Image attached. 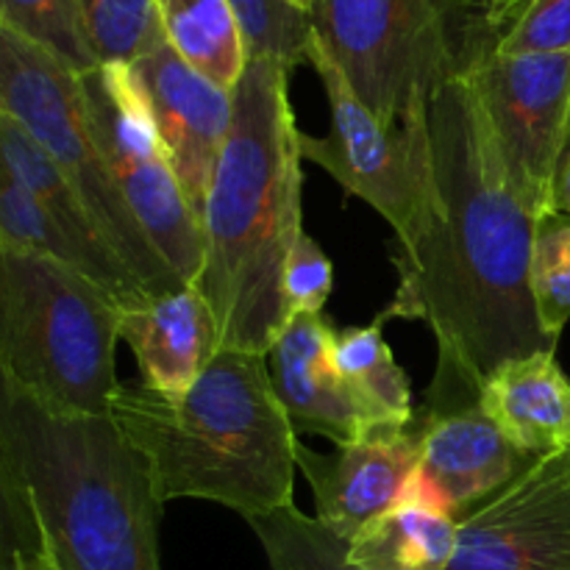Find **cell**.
I'll use <instances>...</instances> for the list:
<instances>
[{
    "instance_id": "obj_27",
    "label": "cell",
    "mask_w": 570,
    "mask_h": 570,
    "mask_svg": "<svg viewBox=\"0 0 570 570\" xmlns=\"http://www.w3.org/2000/svg\"><path fill=\"white\" fill-rule=\"evenodd\" d=\"M532 295L540 323L560 340L570 321V215L549 212L538 220L532 248Z\"/></svg>"
},
{
    "instance_id": "obj_6",
    "label": "cell",
    "mask_w": 570,
    "mask_h": 570,
    "mask_svg": "<svg viewBox=\"0 0 570 570\" xmlns=\"http://www.w3.org/2000/svg\"><path fill=\"white\" fill-rule=\"evenodd\" d=\"M0 115L20 122L42 145L150 298L189 287L161 259L117 187L95 139L83 76L9 28H0Z\"/></svg>"
},
{
    "instance_id": "obj_20",
    "label": "cell",
    "mask_w": 570,
    "mask_h": 570,
    "mask_svg": "<svg viewBox=\"0 0 570 570\" xmlns=\"http://www.w3.org/2000/svg\"><path fill=\"white\" fill-rule=\"evenodd\" d=\"M384 323L387 317L379 315L371 326L343 328L334 340L340 376L348 384L351 399L360 406L371 434L406 429L415 417L410 379L384 340Z\"/></svg>"
},
{
    "instance_id": "obj_24",
    "label": "cell",
    "mask_w": 570,
    "mask_h": 570,
    "mask_svg": "<svg viewBox=\"0 0 570 570\" xmlns=\"http://www.w3.org/2000/svg\"><path fill=\"white\" fill-rule=\"evenodd\" d=\"M0 28L39 45L78 76L100 67L81 0H0Z\"/></svg>"
},
{
    "instance_id": "obj_17",
    "label": "cell",
    "mask_w": 570,
    "mask_h": 570,
    "mask_svg": "<svg viewBox=\"0 0 570 570\" xmlns=\"http://www.w3.org/2000/svg\"><path fill=\"white\" fill-rule=\"evenodd\" d=\"M482 410L510 443L534 460L570 449V379L557 362V351L501 365L482 384Z\"/></svg>"
},
{
    "instance_id": "obj_18",
    "label": "cell",
    "mask_w": 570,
    "mask_h": 570,
    "mask_svg": "<svg viewBox=\"0 0 570 570\" xmlns=\"http://www.w3.org/2000/svg\"><path fill=\"white\" fill-rule=\"evenodd\" d=\"M0 170L17 178L50 212V217L70 234L72 243L104 271L120 309H137L145 301H150L131 267L106 243L83 200L78 198L72 184L65 178V173L56 167V161L45 154L42 145L20 122L6 115H0Z\"/></svg>"
},
{
    "instance_id": "obj_26",
    "label": "cell",
    "mask_w": 570,
    "mask_h": 570,
    "mask_svg": "<svg viewBox=\"0 0 570 570\" xmlns=\"http://www.w3.org/2000/svg\"><path fill=\"white\" fill-rule=\"evenodd\" d=\"M243 28L250 59H271L295 70L309 56L312 17L289 0H228Z\"/></svg>"
},
{
    "instance_id": "obj_9",
    "label": "cell",
    "mask_w": 570,
    "mask_h": 570,
    "mask_svg": "<svg viewBox=\"0 0 570 570\" xmlns=\"http://www.w3.org/2000/svg\"><path fill=\"white\" fill-rule=\"evenodd\" d=\"M454 65L471 81L518 198L554 212V184L570 126V53H499L454 37Z\"/></svg>"
},
{
    "instance_id": "obj_5",
    "label": "cell",
    "mask_w": 570,
    "mask_h": 570,
    "mask_svg": "<svg viewBox=\"0 0 570 570\" xmlns=\"http://www.w3.org/2000/svg\"><path fill=\"white\" fill-rule=\"evenodd\" d=\"M120 312L81 273L0 245V373L48 412L111 415Z\"/></svg>"
},
{
    "instance_id": "obj_28",
    "label": "cell",
    "mask_w": 570,
    "mask_h": 570,
    "mask_svg": "<svg viewBox=\"0 0 570 570\" xmlns=\"http://www.w3.org/2000/svg\"><path fill=\"white\" fill-rule=\"evenodd\" d=\"M334 289V265L321 245L301 234L284 265L282 293L289 317L295 315H323L328 295Z\"/></svg>"
},
{
    "instance_id": "obj_14",
    "label": "cell",
    "mask_w": 570,
    "mask_h": 570,
    "mask_svg": "<svg viewBox=\"0 0 570 570\" xmlns=\"http://www.w3.org/2000/svg\"><path fill=\"white\" fill-rule=\"evenodd\" d=\"M417 465L421 440L412 423L337 445L332 454L298 443V468L315 493V518L345 540H354L410 495Z\"/></svg>"
},
{
    "instance_id": "obj_23",
    "label": "cell",
    "mask_w": 570,
    "mask_h": 570,
    "mask_svg": "<svg viewBox=\"0 0 570 570\" xmlns=\"http://www.w3.org/2000/svg\"><path fill=\"white\" fill-rule=\"evenodd\" d=\"M245 521L262 543L271 570H365L351 557V540L304 515L295 504Z\"/></svg>"
},
{
    "instance_id": "obj_12",
    "label": "cell",
    "mask_w": 570,
    "mask_h": 570,
    "mask_svg": "<svg viewBox=\"0 0 570 570\" xmlns=\"http://www.w3.org/2000/svg\"><path fill=\"white\" fill-rule=\"evenodd\" d=\"M421 465L410 493L462 515L521 476L534 456L507 440L479 395L429 399L412 417Z\"/></svg>"
},
{
    "instance_id": "obj_2",
    "label": "cell",
    "mask_w": 570,
    "mask_h": 570,
    "mask_svg": "<svg viewBox=\"0 0 570 570\" xmlns=\"http://www.w3.org/2000/svg\"><path fill=\"white\" fill-rule=\"evenodd\" d=\"M289 72L250 59L232 89L234 115L204 209L206 262L198 287L223 348L271 354L289 323L282 276L301 228V131Z\"/></svg>"
},
{
    "instance_id": "obj_13",
    "label": "cell",
    "mask_w": 570,
    "mask_h": 570,
    "mask_svg": "<svg viewBox=\"0 0 570 570\" xmlns=\"http://www.w3.org/2000/svg\"><path fill=\"white\" fill-rule=\"evenodd\" d=\"M148 100L156 134L173 161L178 181L204 226L206 195L232 128L234 98L187 65L170 45L131 65Z\"/></svg>"
},
{
    "instance_id": "obj_29",
    "label": "cell",
    "mask_w": 570,
    "mask_h": 570,
    "mask_svg": "<svg viewBox=\"0 0 570 570\" xmlns=\"http://www.w3.org/2000/svg\"><path fill=\"white\" fill-rule=\"evenodd\" d=\"M3 570H59L48 549L37 551H9L3 554Z\"/></svg>"
},
{
    "instance_id": "obj_31",
    "label": "cell",
    "mask_w": 570,
    "mask_h": 570,
    "mask_svg": "<svg viewBox=\"0 0 570 570\" xmlns=\"http://www.w3.org/2000/svg\"><path fill=\"white\" fill-rule=\"evenodd\" d=\"M289 3H295V6H298V9H304L306 14H309L312 6H315V0H289Z\"/></svg>"
},
{
    "instance_id": "obj_25",
    "label": "cell",
    "mask_w": 570,
    "mask_h": 570,
    "mask_svg": "<svg viewBox=\"0 0 570 570\" xmlns=\"http://www.w3.org/2000/svg\"><path fill=\"white\" fill-rule=\"evenodd\" d=\"M100 65H134L167 45L156 0H81Z\"/></svg>"
},
{
    "instance_id": "obj_19",
    "label": "cell",
    "mask_w": 570,
    "mask_h": 570,
    "mask_svg": "<svg viewBox=\"0 0 570 570\" xmlns=\"http://www.w3.org/2000/svg\"><path fill=\"white\" fill-rule=\"evenodd\" d=\"M456 538L454 512L410 493L351 540V557L365 570H449Z\"/></svg>"
},
{
    "instance_id": "obj_22",
    "label": "cell",
    "mask_w": 570,
    "mask_h": 570,
    "mask_svg": "<svg viewBox=\"0 0 570 570\" xmlns=\"http://www.w3.org/2000/svg\"><path fill=\"white\" fill-rule=\"evenodd\" d=\"M456 31L499 53H570V0H456Z\"/></svg>"
},
{
    "instance_id": "obj_3",
    "label": "cell",
    "mask_w": 570,
    "mask_h": 570,
    "mask_svg": "<svg viewBox=\"0 0 570 570\" xmlns=\"http://www.w3.org/2000/svg\"><path fill=\"white\" fill-rule=\"evenodd\" d=\"M109 417L145 460L161 504L200 499L243 518L293 504L298 434L265 354L223 348L184 393L120 384Z\"/></svg>"
},
{
    "instance_id": "obj_30",
    "label": "cell",
    "mask_w": 570,
    "mask_h": 570,
    "mask_svg": "<svg viewBox=\"0 0 570 570\" xmlns=\"http://www.w3.org/2000/svg\"><path fill=\"white\" fill-rule=\"evenodd\" d=\"M554 212L570 215V159H566L557 170V184H554Z\"/></svg>"
},
{
    "instance_id": "obj_32",
    "label": "cell",
    "mask_w": 570,
    "mask_h": 570,
    "mask_svg": "<svg viewBox=\"0 0 570 570\" xmlns=\"http://www.w3.org/2000/svg\"><path fill=\"white\" fill-rule=\"evenodd\" d=\"M570 159V126H568V139H566V150H562V161ZM560 161V165H562Z\"/></svg>"
},
{
    "instance_id": "obj_21",
    "label": "cell",
    "mask_w": 570,
    "mask_h": 570,
    "mask_svg": "<svg viewBox=\"0 0 570 570\" xmlns=\"http://www.w3.org/2000/svg\"><path fill=\"white\" fill-rule=\"evenodd\" d=\"M167 45L193 70L232 92L250 56L228 0H156Z\"/></svg>"
},
{
    "instance_id": "obj_7",
    "label": "cell",
    "mask_w": 570,
    "mask_h": 570,
    "mask_svg": "<svg viewBox=\"0 0 570 570\" xmlns=\"http://www.w3.org/2000/svg\"><path fill=\"white\" fill-rule=\"evenodd\" d=\"M312 31L387 128L429 104L454 65L456 0H315Z\"/></svg>"
},
{
    "instance_id": "obj_8",
    "label": "cell",
    "mask_w": 570,
    "mask_h": 570,
    "mask_svg": "<svg viewBox=\"0 0 570 570\" xmlns=\"http://www.w3.org/2000/svg\"><path fill=\"white\" fill-rule=\"evenodd\" d=\"M306 65L315 67L326 89L332 128L326 137L301 134V154L328 173L345 193L371 204L393 226L390 248L415 243L429 209V128L426 106L401 128H387L351 89L343 70L312 37Z\"/></svg>"
},
{
    "instance_id": "obj_4",
    "label": "cell",
    "mask_w": 570,
    "mask_h": 570,
    "mask_svg": "<svg viewBox=\"0 0 570 570\" xmlns=\"http://www.w3.org/2000/svg\"><path fill=\"white\" fill-rule=\"evenodd\" d=\"M0 479L22 490L59 570H161V501L111 417L56 415L3 384Z\"/></svg>"
},
{
    "instance_id": "obj_15",
    "label": "cell",
    "mask_w": 570,
    "mask_h": 570,
    "mask_svg": "<svg viewBox=\"0 0 570 570\" xmlns=\"http://www.w3.org/2000/svg\"><path fill=\"white\" fill-rule=\"evenodd\" d=\"M334 340L337 332L323 315H295L267 354V365L295 434L348 445L365 440L371 429L340 376Z\"/></svg>"
},
{
    "instance_id": "obj_10",
    "label": "cell",
    "mask_w": 570,
    "mask_h": 570,
    "mask_svg": "<svg viewBox=\"0 0 570 570\" xmlns=\"http://www.w3.org/2000/svg\"><path fill=\"white\" fill-rule=\"evenodd\" d=\"M83 89L95 139L128 206L161 259L184 284H198L206 262L204 226L156 134L131 65H100L83 76Z\"/></svg>"
},
{
    "instance_id": "obj_11",
    "label": "cell",
    "mask_w": 570,
    "mask_h": 570,
    "mask_svg": "<svg viewBox=\"0 0 570 570\" xmlns=\"http://www.w3.org/2000/svg\"><path fill=\"white\" fill-rule=\"evenodd\" d=\"M449 570H570V449L462 515Z\"/></svg>"
},
{
    "instance_id": "obj_1",
    "label": "cell",
    "mask_w": 570,
    "mask_h": 570,
    "mask_svg": "<svg viewBox=\"0 0 570 570\" xmlns=\"http://www.w3.org/2000/svg\"><path fill=\"white\" fill-rule=\"evenodd\" d=\"M429 209L415 243L390 248L399 289L387 321H426L438 340L429 393H482L501 365L557 351L532 295L540 217L518 198L479 106L456 65L426 109Z\"/></svg>"
},
{
    "instance_id": "obj_16",
    "label": "cell",
    "mask_w": 570,
    "mask_h": 570,
    "mask_svg": "<svg viewBox=\"0 0 570 570\" xmlns=\"http://www.w3.org/2000/svg\"><path fill=\"white\" fill-rule=\"evenodd\" d=\"M120 340L134 351L142 384L184 393L223 351L220 326L198 284L120 312Z\"/></svg>"
}]
</instances>
